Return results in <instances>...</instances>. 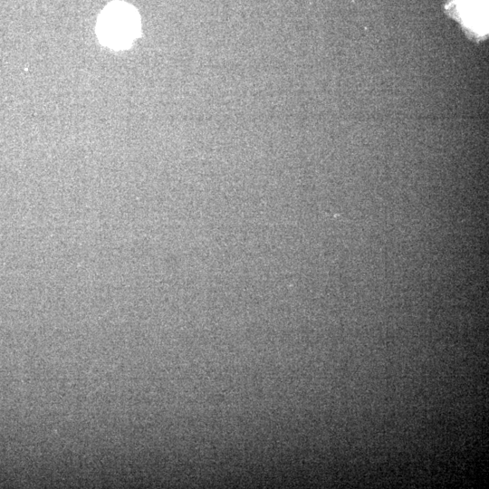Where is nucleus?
Instances as JSON below:
<instances>
[{
	"instance_id": "nucleus-2",
	"label": "nucleus",
	"mask_w": 489,
	"mask_h": 489,
	"mask_svg": "<svg viewBox=\"0 0 489 489\" xmlns=\"http://www.w3.org/2000/svg\"><path fill=\"white\" fill-rule=\"evenodd\" d=\"M486 0H462V10L465 17L473 26L484 28L485 24Z\"/></svg>"
},
{
	"instance_id": "nucleus-1",
	"label": "nucleus",
	"mask_w": 489,
	"mask_h": 489,
	"mask_svg": "<svg viewBox=\"0 0 489 489\" xmlns=\"http://www.w3.org/2000/svg\"><path fill=\"white\" fill-rule=\"evenodd\" d=\"M140 30V18L131 5L115 1L109 4L101 12L97 34L103 44L117 50L129 47L138 37Z\"/></svg>"
}]
</instances>
